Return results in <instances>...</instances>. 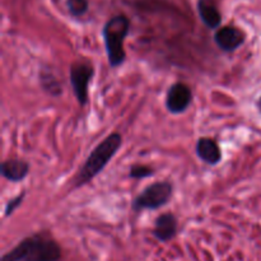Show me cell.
I'll return each instance as SVG.
<instances>
[{"instance_id": "obj_1", "label": "cell", "mask_w": 261, "mask_h": 261, "mask_svg": "<svg viewBox=\"0 0 261 261\" xmlns=\"http://www.w3.org/2000/svg\"><path fill=\"white\" fill-rule=\"evenodd\" d=\"M61 249L58 242L45 233L25 237L14 249L2 256L0 261H59Z\"/></svg>"}, {"instance_id": "obj_2", "label": "cell", "mask_w": 261, "mask_h": 261, "mask_svg": "<svg viewBox=\"0 0 261 261\" xmlns=\"http://www.w3.org/2000/svg\"><path fill=\"white\" fill-rule=\"evenodd\" d=\"M122 145V137L119 133H112L109 137L105 138L91 153L83 166L81 167L79 172L74 177V186L82 188L91 182L94 177L99 175L105 170L110 161L115 157L117 150Z\"/></svg>"}, {"instance_id": "obj_3", "label": "cell", "mask_w": 261, "mask_h": 261, "mask_svg": "<svg viewBox=\"0 0 261 261\" xmlns=\"http://www.w3.org/2000/svg\"><path fill=\"white\" fill-rule=\"evenodd\" d=\"M130 19L125 14H117L110 18L102 28L105 48L111 68H119L126 59L124 43L129 35Z\"/></svg>"}, {"instance_id": "obj_4", "label": "cell", "mask_w": 261, "mask_h": 261, "mask_svg": "<svg viewBox=\"0 0 261 261\" xmlns=\"http://www.w3.org/2000/svg\"><path fill=\"white\" fill-rule=\"evenodd\" d=\"M172 194V184L168 182V181H157V182L147 186L133 200L132 208L134 209V212L157 211L171 200Z\"/></svg>"}, {"instance_id": "obj_5", "label": "cell", "mask_w": 261, "mask_h": 261, "mask_svg": "<svg viewBox=\"0 0 261 261\" xmlns=\"http://www.w3.org/2000/svg\"><path fill=\"white\" fill-rule=\"evenodd\" d=\"M94 69L87 61H75L71 64L69 78H70L71 88L82 107L88 102V87L89 82L93 78Z\"/></svg>"}, {"instance_id": "obj_6", "label": "cell", "mask_w": 261, "mask_h": 261, "mask_svg": "<svg viewBox=\"0 0 261 261\" xmlns=\"http://www.w3.org/2000/svg\"><path fill=\"white\" fill-rule=\"evenodd\" d=\"M193 102V91L190 87L185 83L172 84L168 88L167 96H166V109L168 112L173 115L184 114Z\"/></svg>"}, {"instance_id": "obj_7", "label": "cell", "mask_w": 261, "mask_h": 261, "mask_svg": "<svg viewBox=\"0 0 261 261\" xmlns=\"http://www.w3.org/2000/svg\"><path fill=\"white\" fill-rule=\"evenodd\" d=\"M213 40L222 51L233 53L244 45L246 36L240 28L234 27V25H224L216 31Z\"/></svg>"}, {"instance_id": "obj_8", "label": "cell", "mask_w": 261, "mask_h": 261, "mask_svg": "<svg viewBox=\"0 0 261 261\" xmlns=\"http://www.w3.org/2000/svg\"><path fill=\"white\" fill-rule=\"evenodd\" d=\"M153 236L160 242H170L177 234V218L173 213L161 214L154 222Z\"/></svg>"}, {"instance_id": "obj_9", "label": "cell", "mask_w": 261, "mask_h": 261, "mask_svg": "<svg viewBox=\"0 0 261 261\" xmlns=\"http://www.w3.org/2000/svg\"><path fill=\"white\" fill-rule=\"evenodd\" d=\"M195 153L204 163L209 166H216L222 161L221 147L217 140L212 138H200L196 142Z\"/></svg>"}, {"instance_id": "obj_10", "label": "cell", "mask_w": 261, "mask_h": 261, "mask_svg": "<svg viewBox=\"0 0 261 261\" xmlns=\"http://www.w3.org/2000/svg\"><path fill=\"white\" fill-rule=\"evenodd\" d=\"M199 17L209 30H219L222 23V14L214 0H198Z\"/></svg>"}, {"instance_id": "obj_11", "label": "cell", "mask_w": 261, "mask_h": 261, "mask_svg": "<svg viewBox=\"0 0 261 261\" xmlns=\"http://www.w3.org/2000/svg\"><path fill=\"white\" fill-rule=\"evenodd\" d=\"M0 172L10 182H20L30 173V165L22 160H7L0 166Z\"/></svg>"}, {"instance_id": "obj_12", "label": "cell", "mask_w": 261, "mask_h": 261, "mask_svg": "<svg viewBox=\"0 0 261 261\" xmlns=\"http://www.w3.org/2000/svg\"><path fill=\"white\" fill-rule=\"evenodd\" d=\"M40 83H41V86H42V88L45 89V92L50 93L51 96H60V94L63 93L60 83H59L58 79H56L51 73H45V71H41Z\"/></svg>"}, {"instance_id": "obj_13", "label": "cell", "mask_w": 261, "mask_h": 261, "mask_svg": "<svg viewBox=\"0 0 261 261\" xmlns=\"http://www.w3.org/2000/svg\"><path fill=\"white\" fill-rule=\"evenodd\" d=\"M66 7L73 17H82L89 9L88 0H66Z\"/></svg>"}, {"instance_id": "obj_14", "label": "cell", "mask_w": 261, "mask_h": 261, "mask_svg": "<svg viewBox=\"0 0 261 261\" xmlns=\"http://www.w3.org/2000/svg\"><path fill=\"white\" fill-rule=\"evenodd\" d=\"M129 175L135 180H142V178H147L154 175V170L145 165H134L130 167Z\"/></svg>"}, {"instance_id": "obj_15", "label": "cell", "mask_w": 261, "mask_h": 261, "mask_svg": "<svg viewBox=\"0 0 261 261\" xmlns=\"http://www.w3.org/2000/svg\"><path fill=\"white\" fill-rule=\"evenodd\" d=\"M24 198H25V193L24 191H22V194H19L18 196L13 198L12 200L8 201L7 205H5V209H4V217L12 216L13 212H14L17 208H19L20 204H22V201L24 200Z\"/></svg>"}, {"instance_id": "obj_16", "label": "cell", "mask_w": 261, "mask_h": 261, "mask_svg": "<svg viewBox=\"0 0 261 261\" xmlns=\"http://www.w3.org/2000/svg\"><path fill=\"white\" fill-rule=\"evenodd\" d=\"M260 107H261V98H260Z\"/></svg>"}]
</instances>
